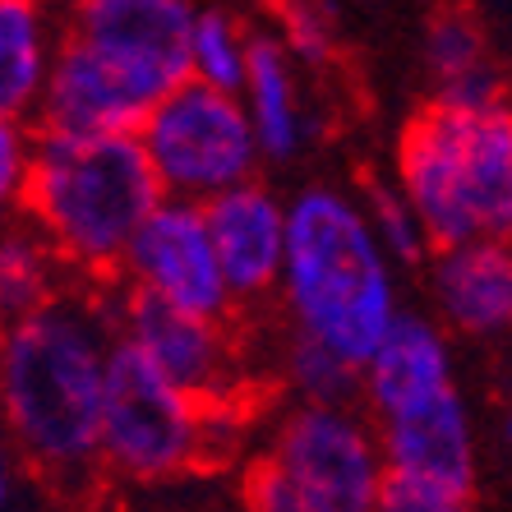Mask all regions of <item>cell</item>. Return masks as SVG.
I'll return each mask as SVG.
<instances>
[{"label":"cell","instance_id":"1","mask_svg":"<svg viewBox=\"0 0 512 512\" xmlns=\"http://www.w3.org/2000/svg\"><path fill=\"white\" fill-rule=\"evenodd\" d=\"M162 190L167 185L134 134L37 130L19 203L60 259L111 273L162 208Z\"/></svg>","mask_w":512,"mask_h":512},{"label":"cell","instance_id":"2","mask_svg":"<svg viewBox=\"0 0 512 512\" xmlns=\"http://www.w3.org/2000/svg\"><path fill=\"white\" fill-rule=\"evenodd\" d=\"M107 356L93 323L65 305L0 333V420L42 471L65 476L102 457Z\"/></svg>","mask_w":512,"mask_h":512},{"label":"cell","instance_id":"3","mask_svg":"<svg viewBox=\"0 0 512 512\" xmlns=\"http://www.w3.org/2000/svg\"><path fill=\"white\" fill-rule=\"evenodd\" d=\"M286 296L300 333L319 337L351 365H370L397 323L388 250L370 217L333 190L300 194L286 213Z\"/></svg>","mask_w":512,"mask_h":512},{"label":"cell","instance_id":"4","mask_svg":"<svg viewBox=\"0 0 512 512\" xmlns=\"http://www.w3.org/2000/svg\"><path fill=\"white\" fill-rule=\"evenodd\" d=\"M397 185L434 250L512 240V107L453 111L429 102L402 130Z\"/></svg>","mask_w":512,"mask_h":512},{"label":"cell","instance_id":"5","mask_svg":"<svg viewBox=\"0 0 512 512\" xmlns=\"http://www.w3.org/2000/svg\"><path fill=\"white\" fill-rule=\"evenodd\" d=\"M102 457L130 480H167L203 457L213 411L167 379L130 337L107 346Z\"/></svg>","mask_w":512,"mask_h":512},{"label":"cell","instance_id":"6","mask_svg":"<svg viewBox=\"0 0 512 512\" xmlns=\"http://www.w3.org/2000/svg\"><path fill=\"white\" fill-rule=\"evenodd\" d=\"M143 148L153 157L157 176L180 199H217V194L245 185V176L259 162V134L236 93L208 88L190 79L185 88L153 111L143 125Z\"/></svg>","mask_w":512,"mask_h":512},{"label":"cell","instance_id":"7","mask_svg":"<svg viewBox=\"0 0 512 512\" xmlns=\"http://www.w3.org/2000/svg\"><path fill=\"white\" fill-rule=\"evenodd\" d=\"M273 457L296 489L300 512H379L388 480L383 443L342 406L291 411Z\"/></svg>","mask_w":512,"mask_h":512},{"label":"cell","instance_id":"8","mask_svg":"<svg viewBox=\"0 0 512 512\" xmlns=\"http://www.w3.org/2000/svg\"><path fill=\"white\" fill-rule=\"evenodd\" d=\"M194 24L190 0H74L70 37L171 97L194 79Z\"/></svg>","mask_w":512,"mask_h":512},{"label":"cell","instance_id":"9","mask_svg":"<svg viewBox=\"0 0 512 512\" xmlns=\"http://www.w3.org/2000/svg\"><path fill=\"white\" fill-rule=\"evenodd\" d=\"M162 102H167L162 88L107 60L79 37H65L51 56L47 93L37 107H42V130L56 134H143Z\"/></svg>","mask_w":512,"mask_h":512},{"label":"cell","instance_id":"10","mask_svg":"<svg viewBox=\"0 0 512 512\" xmlns=\"http://www.w3.org/2000/svg\"><path fill=\"white\" fill-rule=\"evenodd\" d=\"M125 268L134 273V286L171 300L180 310L203 314V319H222L231 305V286L213 250V236H208L203 203H162L134 236Z\"/></svg>","mask_w":512,"mask_h":512},{"label":"cell","instance_id":"11","mask_svg":"<svg viewBox=\"0 0 512 512\" xmlns=\"http://www.w3.org/2000/svg\"><path fill=\"white\" fill-rule=\"evenodd\" d=\"M120 323L143 356L199 406H208V411L231 406L236 365H231V346L217 328V319H203V314L180 310V305L143 291V286H130L120 300Z\"/></svg>","mask_w":512,"mask_h":512},{"label":"cell","instance_id":"12","mask_svg":"<svg viewBox=\"0 0 512 512\" xmlns=\"http://www.w3.org/2000/svg\"><path fill=\"white\" fill-rule=\"evenodd\" d=\"M379 443L388 471L434 480L443 489L471 494L476 489V439H471V416L457 388L429 397V402L397 411L379 420Z\"/></svg>","mask_w":512,"mask_h":512},{"label":"cell","instance_id":"13","mask_svg":"<svg viewBox=\"0 0 512 512\" xmlns=\"http://www.w3.org/2000/svg\"><path fill=\"white\" fill-rule=\"evenodd\" d=\"M208 236L236 296H259L286 268V213L259 185H236L203 203Z\"/></svg>","mask_w":512,"mask_h":512},{"label":"cell","instance_id":"14","mask_svg":"<svg viewBox=\"0 0 512 512\" xmlns=\"http://www.w3.org/2000/svg\"><path fill=\"white\" fill-rule=\"evenodd\" d=\"M434 296L443 319L462 333H512V240H466L439 250Z\"/></svg>","mask_w":512,"mask_h":512},{"label":"cell","instance_id":"15","mask_svg":"<svg viewBox=\"0 0 512 512\" xmlns=\"http://www.w3.org/2000/svg\"><path fill=\"white\" fill-rule=\"evenodd\" d=\"M448 388H457V383H453V356H448L443 333L429 319H420V314H397L383 346L365 365V393H370L379 420L397 416V411H411V406L448 393Z\"/></svg>","mask_w":512,"mask_h":512},{"label":"cell","instance_id":"16","mask_svg":"<svg viewBox=\"0 0 512 512\" xmlns=\"http://www.w3.org/2000/svg\"><path fill=\"white\" fill-rule=\"evenodd\" d=\"M47 14L42 0H0V116H24L47 93Z\"/></svg>","mask_w":512,"mask_h":512},{"label":"cell","instance_id":"17","mask_svg":"<svg viewBox=\"0 0 512 512\" xmlns=\"http://www.w3.org/2000/svg\"><path fill=\"white\" fill-rule=\"evenodd\" d=\"M250 120L259 134V148L268 157H291L300 143V111H296V88H291V70H286V51L277 37L254 33L250 37Z\"/></svg>","mask_w":512,"mask_h":512},{"label":"cell","instance_id":"18","mask_svg":"<svg viewBox=\"0 0 512 512\" xmlns=\"http://www.w3.org/2000/svg\"><path fill=\"white\" fill-rule=\"evenodd\" d=\"M51 245L47 240L14 231L0 240V323L28 319L51 305Z\"/></svg>","mask_w":512,"mask_h":512},{"label":"cell","instance_id":"19","mask_svg":"<svg viewBox=\"0 0 512 512\" xmlns=\"http://www.w3.org/2000/svg\"><path fill=\"white\" fill-rule=\"evenodd\" d=\"M250 74V37H240V28L231 24L222 10H199L194 24V79L222 93L245 88Z\"/></svg>","mask_w":512,"mask_h":512},{"label":"cell","instance_id":"20","mask_svg":"<svg viewBox=\"0 0 512 512\" xmlns=\"http://www.w3.org/2000/svg\"><path fill=\"white\" fill-rule=\"evenodd\" d=\"M291 379H296L300 393L310 397V406H342L360 388V365L337 356L333 346H323L319 337L300 333L291 342Z\"/></svg>","mask_w":512,"mask_h":512},{"label":"cell","instance_id":"21","mask_svg":"<svg viewBox=\"0 0 512 512\" xmlns=\"http://www.w3.org/2000/svg\"><path fill=\"white\" fill-rule=\"evenodd\" d=\"M365 199H370L365 217H370V227H374V236H379L383 250L397 254L402 263L425 259L429 231L416 217L411 199L402 194V185H388V180H379V176H365Z\"/></svg>","mask_w":512,"mask_h":512},{"label":"cell","instance_id":"22","mask_svg":"<svg viewBox=\"0 0 512 512\" xmlns=\"http://www.w3.org/2000/svg\"><path fill=\"white\" fill-rule=\"evenodd\" d=\"M425 60L429 70L439 74V84H453L462 74L485 65V33H480L476 14L466 10H443L429 19L425 28Z\"/></svg>","mask_w":512,"mask_h":512},{"label":"cell","instance_id":"23","mask_svg":"<svg viewBox=\"0 0 512 512\" xmlns=\"http://www.w3.org/2000/svg\"><path fill=\"white\" fill-rule=\"evenodd\" d=\"M379 512H471V494H457V489H443L434 480L388 471L383 494H379Z\"/></svg>","mask_w":512,"mask_h":512},{"label":"cell","instance_id":"24","mask_svg":"<svg viewBox=\"0 0 512 512\" xmlns=\"http://www.w3.org/2000/svg\"><path fill=\"white\" fill-rule=\"evenodd\" d=\"M503 93H508V88H503V74L485 60L480 70L462 74L453 84H439L434 102H439V107H453V111H494V107H508Z\"/></svg>","mask_w":512,"mask_h":512},{"label":"cell","instance_id":"25","mask_svg":"<svg viewBox=\"0 0 512 512\" xmlns=\"http://www.w3.org/2000/svg\"><path fill=\"white\" fill-rule=\"evenodd\" d=\"M245 508L250 512H300V499L286 471L277 466V457H259V462L245 471Z\"/></svg>","mask_w":512,"mask_h":512},{"label":"cell","instance_id":"26","mask_svg":"<svg viewBox=\"0 0 512 512\" xmlns=\"http://www.w3.org/2000/svg\"><path fill=\"white\" fill-rule=\"evenodd\" d=\"M286 42L300 60H328L333 51V33H328V19L323 10H310V5H286Z\"/></svg>","mask_w":512,"mask_h":512},{"label":"cell","instance_id":"27","mask_svg":"<svg viewBox=\"0 0 512 512\" xmlns=\"http://www.w3.org/2000/svg\"><path fill=\"white\" fill-rule=\"evenodd\" d=\"M28 153H33V148L24 143V130H19V120H14V116H0V208L24 194Z\"/></svg>","mask_w":512,"mask_h":512},{"label":"cell","instance_id":"28","mask_svg":"<svg viewBox=\"0 0 512 512\" xmlns=\"http://www.w3.org/2000/svg\"><path fill=\"white\" fill-rule=\"evenodd\" d=\"M10 499V471H5V448H0V508Z\"/></svg>","mask_w":512,"mask_h":512},{"label":"cell","instance_id":"29","mask_svg":"<svg viewBox=\"0 0 512 512\" xmlns=\"http://www.w3.org/2000/svg\"><path fill=\"white\" fill-rule=\"evenodd\" d=\"M503 434H508V443H512V416H508V425H503Z\"/></svg>","mask_w":512,"mask_h":512}]
</instances>
